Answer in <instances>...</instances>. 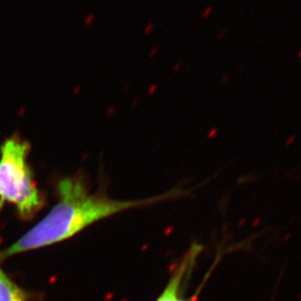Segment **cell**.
<instances>
[{
    "mask_svg": "<svg viewBox=\"0 0 301 301\" xmlns=\"http://www.w3.org/2000/svg\"><path fill=\"white\" fill-rule=\"evenodd\" d=\"M58 202L29 231L0 254L9 257L52 246L73 237L101 219L171 197L172 193L140 200H115L91 195L78 178H66L58 184Z\"/></svg>",
    "mask_w": 301,
    "mask_h": 301,
    "instance_id": "cell-1",
    "label": "cell"
},
{
    "mask_svg": "<svg viewBox=\"0 0 301 301\" xmlns=\"http://www.w3.org/2000/svg\"><path fill=\"white\" fill-rule=\"evenodd\" d=\"M0 152V207L9 202L23 219H30L42 207L43 199L27 164L29 145L12 137Z\"/></svg>",
    "mask_w": 301,
    "mask_h": 301,
    "instance_id": "cell-2",
    "label": "cell"
},
{
    "mask_svg": "<svg viewBox=\"0 0 301 301\" xmlns=\"http://www.w3.org/2000/svg\"><path fill=\"white\" fill-rule=\"evenodd\" d=\"M202 250L200 246H194L183 258L176 270L172 274L166 288L162 291L157 301H186L180 297V289L185 277L193 269L196 258Z\"/></svg>",
    "mask_w": 301,
    "mask_h": 301,
    "instance_id": "cell-3",
    "label": "cell"
},
{
    "mask_svg": "<svg viewBox=\"0 0 301 301\" xmlns=\"http://www.w3.org/2000/svg\"><path fill=\"white\" fill-rule=\"evenodd\" d=\"M0 301H25L22 289L4 273L0 276Z\"/></svg>",
    "mask_w": 301,
    "mask_h": 301,
    "instance_id": "cell-4",
    "label": "cell"
},
{
    "mask_svg": "<svg viewBox=\"0 0 301 301\" xmlns=\"http://www.w3.org/2000/svg\"><path fill=\"white\" fill-rule=\"evenodd\" d=\"M211 12H212V6H208V7H207V8L204 11V13H202V19L207 18V17H208V16L211 14Z\"/></svg>",
    "mask_w": 301,
    "mask_h": 301,
    "instance_id": "cell-5",
    "label": "cell"
},
{
    "mask_svg": "<svg viewBox=\"0 0 301 301\" xmlns=\"http://www.w3.org/2000/svg\"><path fill=\"white\" fill-rule=\"evenodd\" d=\"M94 19H95L94 14H89V15H88L87 17H86V19H85V22H84L85 25H90L91 23H92V21L94 20Z\"/></svg>",
    "mask_w": 301,
    "mask_h": 301,
    "instance_id": "cell-6",
    "label": "cell"
},
{
    "mask_svg": "<svg viewBox=\"0 0 301 301\" xmlns=\"http://www.w3.org/2000/svg\"><path fill=\"white\" fill-rule=\"evenodd\" d=\"M153 27H154V25H153V24H149L148 25H147L146 29H145V31H144L145 34L147 35V34L150 33V32L152 31V29H153Z\"/></svg>",
    "mask_w": 301,
    "mask_h": 301,
    "instance_id": "cell-7",
    "label": "cell"
},
{
    "mask_svg": "<svg viewBox=\"0 0 301 301\" xmlns=\"http://www.w3.org/2000/svg\"><path fill=\"white\" fill-rule=\"evenodd\" d=\"M157 53H158V48H157V47L154 48V49H152V51L150 52V54H149V57H150V58H154V57H155V55L157 54Z\"/></svg>",
    "mask_w": 301,
    "mask_h": 301,
    "instance_id": "cell-8",
    "label": "cell"
},
{
    "mask_svg": "<svg viewBox=\"0 0 301 301\" xmlns=\"http://www.w3.org/2000/svg\"><path fill=\"white\" fill-rule=\"evenodd\" d=\"M226 32H227V29H223L222 31H221L220 33H219V35H218V39L223 38L224 35H225V33H226Z\"/></svg>",
    "mask_w": 301,
    "mask_h": 301,
    "instance_id": "cell-9",
    "label": "cell"
},
{
    "mask_svg": "<svg viewBox=\"0 0 301 301\" xmlns=\"http://www.w3.org/2000/svg\"><path fill=\"white\" fill-rule=\"evenodd\" d=\"M181 65H182V64H181V62H178V63H177V64H176V65H175V67H174V69H174V71H177V69H179V67H181Z\"/></svg>",
    "mask_w": 301,
    "mask_h": 301,
    "instance_id": "cell-10",
    "label": "cell"
},
{
    "mask_svg": "<svg viewBox=\"0 0 301 301\" xmlns=\"http://www.w3.org/2000/svg\"><path fill=\"white\" fill-rule=\"evenodd\" d=\"M297 57L298 58H301V50L299 51V53H298V55H297Z\"/></svg>",
    "mask_w": 301,
    "mask_h": 301,
    "instance_id": "cell-11",
    "label": "cell"
},
{
    "mask_svg": "<svg viewBox=\"0 0 301 301\" xmlns=\"http://www.w3.org/2000/svg\"><path fill=\"white\" fill-rule=\"evenodd\" d=\"M2 273H3V272H2V271H1V269H0V276H1V274H2Z\"/></svg>",
    "mask_w": 301,
    "mask_h": 301,
    "instance_id": "cell-12",
    "label": "cell"
}]
</instances>
